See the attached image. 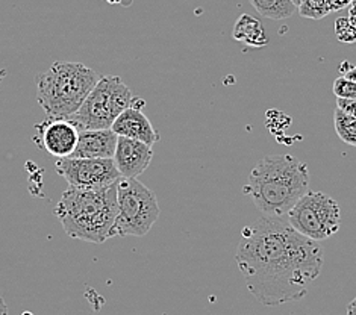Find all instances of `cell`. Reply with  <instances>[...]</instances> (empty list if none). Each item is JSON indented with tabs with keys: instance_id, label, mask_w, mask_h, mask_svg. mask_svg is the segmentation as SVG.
I'll use <instances>...</instances> for the list:
<instances>
[{
	"instance_id": "obj_1",
	"label": "cell",
	"mask_w": 356,
	"mask_h": 315,
	"mask_svg": "<svg viewBox=\"0 0 356 315\" xmlns=\"http://www.w3.org/2000/svg\"><path fill=\"white\" fill-rule=\"evenodd\" d=\"M235 259L250 294L261 305L279 306L307 296L323 270L325 250L286 218L262 217L243 229Z\"/></svg>"
},
{
	"instance_id": "obj_2",
	"label": "cell",
	"mask_w": 356,
	"mask_h": 315,
	"mask_svg": "<svg viewBox=\"0 0 356 315\" xmlns=\"http://www.w3.org/2000/svg\"><path fill=\"white\" fill-rule=\"evenodd\" d=\"M308 191V165L291 155H268L259 159L243 186V194L268 218H286Z\"/></svg>"
},
{
	"instance_id": "obj_3",
	"label": "cell",
	"mask_w": 356,
	"mask_h": 315,
	"mask_svg": "<svg viewBox=\"0 0 356 315\" xmlns=\"http://www.w3.org/2000/svg\"><path fill=\"white\" fill-rule=\"evenodd\" d=\"M55 216L64 232L76 240L102 244L114 236L117 184L105 188H69L59 199Z\"/></svg>"
},
{
	"instance_id": "obj_4",
	"label": "cell",
	"mask_w": 356,
	"mask_h": 315,
	"mask_svg": "<svg viewBox=\"0 0 356 315\" xmlns=\"http://www.w3.org/2000/svg\"><path fill=\"white\" fill-rule=\"evenodd\" d=\"M100 76L82 63H55L35 76L37 100L47 118H70L96 87Z\"/></svg>"
},
{
	"instance_id": "obj_5",
	"label": "cell",
	"mask_w": 356,
	"mask_h": 315,
	"mask_svg": "<svg viewBox=\"0 0 356 315\" xmlns=\"http://www.w3.org/2000/svg\"><path fill=\"white\" fill-rule=\"evenodd\" d=\"M132 102L131 90L118 76H100L81 108L67 120L79 132L111 129L117 117L132 106Z\"/></svg>"
},
{
	"instance_id": "obj_6",
	"label": "cell",
	"mask_w": 356,
	"mask_h": 315,
	"mask_svg": "<svg viewBox=\"0 0 356 315\" xmlns=\"http://www.w3.org/2000/svg\"><path fill=\"white\" fill-rule=\"evenodd\" d=\"M161 209L155 193L138 179H120L117 184V218L114 236H144L156 220Z\"/></svg>"
},
{
	"instance_id": "obj_7",
	"label": "cell",
	"mask_w": 356,
	"mask_h": 315,
	"mask_svg": "<svg viewBox=\"0 0 356 315\" xmlns=\"http://www.w3.org/2000/svg\"><path fill=\"white\" fill-rule=\"evenodd\" d=\"M286 221L300 235L321 243L340 231L341 209L326 193L308 191L288 212Z\"/></svg>"
},
{
	"instance_id": "obj_8",
	"label": "cell",
	"mask_w": 356,
	"mask_h": 315,
	"mask_svg": "<svg viewBox=\"0 0 356 315\" xmlns=\"http://www.w3.org/2000/svg\"><path fill=\"white\" fill-rule=\"evenodd\" d=\"M55 168L70 188L76 190L105 188L118 184L122 179L113 159L63 158L56 161Z\"/></svg>"
},
{
	"instance_id": "obj_9",
	"label": "cell",
	"mask_w": 356,
	"mask_h": 315,
	"mask_svg": "<svg viewBox=\"0 0 356 315\" xmlns=\"http://www.w3.org/2000/svg\"><path fill=\"white\" fill-rule=\"evenodd\" d=\"M152 158H154V150L149 144L118 137L113 161L122 179H137L146 172Z\"/></svg>"
},
{
	"instance_id": "obj_10",
	"label": "cell",
	"mask_w": 356,
	"mask_h": 315,
	"mask_svg": "<svg viewBox=\"0 0 356 315\" xmlns=\"http://www.w3.org/2000/svg\"><path fill=\"white\" fill-rule=\"evenodd\" d=\"M41 135V144L47 153L59 159L73 155L78 144L79 131L64 118H47L38 126Z\"/></svg>"
},
{
	"instance_id": "obj_11",
	"label": "cell",
	"mask_w": 356,
	"mask_h": 315,
	"mask_svg": "<svg viewBox=\"0 0 356 315\" xmlns=\"http://www.w3.org/2000/svg\"><path fill=\"white\" fill-rule=\"evenodd\" d=\"M111 131L117 137H124L131 140H137L149 146H154L159 141V134L152 126L149 118L143 114L138 108L129 106L117 117V120L111 126Z\"/></svg>"
},
{
	"instance_id": "obj_12",
	"label": "cell",
	"mask_w": 356,
	"mask_h": 315,
	"mask_svg": "<svg viewBox=\"0 0 356 315\" xmlns=\"http://www.w3.org/2000/svg\"><path fill=\"white\" fill-rule=\"evenodd\" d=\"M118 137L111 129L81 131L78 144L69 158H97L113 159Z\"/></svg>"
},
{
	"instance_id": "obj_13",
	"label": "cell",
	"mask_w": 356,
	"mask_h": 315,
	"mask_svg": "<svg viewBox=\"0 0 356 315\" xmlns=\"http://www.w3.org/2000/svg\"><path fill=\"white\" fill-rule=\"evenodd\" d=\"M232 37L235 41H240L241 45L250 49H264L268 46V37L264 24L249 14H243L236 20Z\"/></svg>"
},
{
	"instance_id": "obj_14",
	"label": "cell",
	"mask_w": 356,
	"mask_h": 315,
	"mask_svg": "<svg viewBox=\"0 0 356 315\" xmlns=\"http://www.w3.org/2000/svg\"><path fill=\"white\" fill-rule=\"evenodd\" d=\"M249 2L262 17L271 20H284L298 13V8L290 0H249Z\"/></svg>"
},
{
	"instance_id": "obj_15",
	"label": "cell",
	"mask_w": 356,
	"mask_h": 315,
	"mask_svg": "<svg viewBox=\"0 0 356 315\" xmlns=\"http://www.w3.org/2000/svg\"><path fill=\"white\" fill-rule=\"evenodd\" d=\"M334 124L340 140L346 144H349V146L356 147V117L347 115L341 113L340 109H335Z\"/></svg>"
},
{
	"instance_id": "obj_16",
	"label": "cell",
	"mask_w": 356,
	"mask_h": 315,
	"mask_svg": "<svg viewBox=\"0 0 356 315\" xmlns=\"http://www.w3.org/2000/svg\"><path fill=\"white\" fill-rule=\"evenodd\" d=\"M298 13L305 19L320 20L327 14L334 13L332 0H302Z\"/></svg>"
},
{
	"instance_id": "obj_17",
	"label": "cell",
	"mask_w": 356,
	"mask_h": 315,
	"mask_svg": "<svg viewBox=\"0 0 356 315\" xmlns=\"http://www.w3.org/2000/svg\"><path fill=\"white\" fill-rule=\"evenodd\" d=\"M353 2L355 6L350 17H347V19L340 17V19L335 22V32L338 35V40L344 42L356 41V0H353Z\"/></svg>"
},
{
	"instance_id": "obj_18",
	"label": "cell",
	"mask_w": 356,
	"mask_h": 315,
	"mask_svg": "<svg viewBox=\"0 0 356 315\" xmlns=\"http://www.w3.org/2000/svg\"><path fill=\"white\" fill-rule=\"evenodd\" d=\"M332 91L337 99H355L356 100V83L340 76L334 81Z\"/></svg>"
},
{
	"instance_id": "obj_19",
	"label": "cell",
	"mask_w": 356,
	"mask_h": 315,
	"mask_svg": "<svg viewBox=\"0 0 356 315\" xmlns=\"http://www.w3.org/2000/svg\"><path fill=\"white\" fill-rule=\"evenodd\" d=\"M337 109L341 113L356 117V100L355 99H337Z\"/></svg>"
},
{
	"instance_id": "obj_20",
	"label": "cell",
	"mask_w": 356,
	"mask_h": 315,
	"mask_svg": "<svg viewBox=\"0 0 356 315\" xmlns=\"http://www.w3.org/2000/svg\"><path fill=\"white\" fill-rule=\"evenodd\" d=\"M341 76H344L346 79H349L356 83V65L352 67L349 63H344L341 65Z\"/></svg>"
},
{
	"instance_id": "obj_21",
	"label": "cell",
	"mask_w": 356,
	"mask_h": 315,
	"mask_svg": "<svg viewBox=\"0 0 356 315\" xmlns=\"http://www.w3.org/2000/svg\"><path fill=\"white\" fill-rule=\"evenodd\" d=\"M352 3H353V0H332V10H334V13L341 11L343 8H347Z\"/></svg>"
},
{
	"instance_id": "obj_22",
	"label": "cell",
	"mask_w": 356,
	"mask_h": 315,
	"mask_svg": "<svg viewBox=\"0 0 356 315\" xmlns=\"http://www.w3.org/2000/svg\"><path fill=\"white\" fill-rule=\"evenodd\" d=\"M347 315H356V296L355 299L347 306Z\"/></svg>"
},
{
	"instance_id": "obj_23",
	"label": "cell",
	"mask_w": 356,
	"mask_h": 315,
	"mask_svg": "<svg viewBox=\"0 0 356 315\" xmlns=\"http://www.w3.org/2000/svg\"><path fill=\"white\" fill-rule=\"evenodd\" d=\"M0 315H8V306L3 300V297H0Z\"/></svg>"
},
{
	"instance_id": "obj_24",
	"label": "cell",
	"mask_w": 356,
	"mask_h": 315,
	"mask_svg": "<svg viewBox=\"0 0 356 315\" xmlns=\"http://www.w3.org/2000/svg\"><path fill=\"white\" fill-rule=\"evenodd\" d=\"M290 2H291L296 8H299V6H300V3H302V0H290Z\"/></svg>"
}]
</instances>
